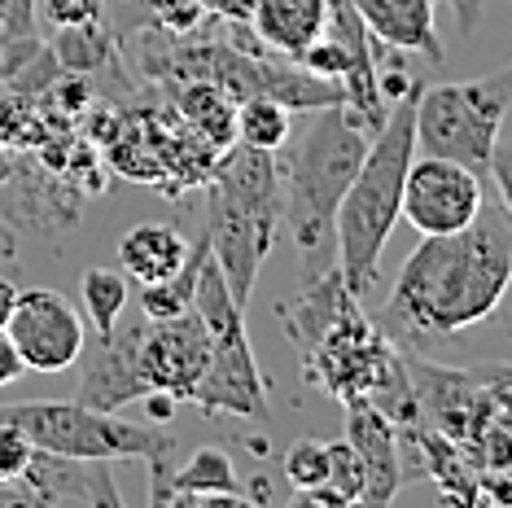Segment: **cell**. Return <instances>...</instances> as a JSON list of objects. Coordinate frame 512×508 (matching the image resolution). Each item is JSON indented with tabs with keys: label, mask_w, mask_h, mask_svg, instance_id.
I'll return each instance as SVG.
<instances>
[{
	"label": "cell",
	"mask_w": 512,
	"mask_h": 508,
	"mask_svg": "<svg viewBox=\"0 0 512 508\" xmlns=\"http://www.w3.org/2000/svg\"><path fill=\"white\" fill-rule=\"evenodd\" d=\"M512 290V215L504 206L477 211L460 233L421 237L403 259L381 307L377 329L399 351H434L438 342L482 325Z\"/></svg>",
	"instance_id": "6da1fadb"
},
{
	"label": "cell",
	"mask_w": 512,
	"mask_h": 508,
	"mask_svg": "<svg viewBox=\"0 0 512 508\" xmlns=\"http://www.w3.org/2000/svg\"><path fill=\"white\" fill-rule=\"evenodd\" d=\"M416 92H421V79L394 101L386 123L372 132L364 163H359L333 219L337 272L355 298L372 294L386 241L403 219V180L416 158Z\"/></svg>",
	"instance_id": "7a4b0ae2"
},
{
	"label": "cell",
	"mask_w": 512,
	"mask_h": 508,
	"mask_svg": "<svg viewBox=\"0 0 512 508\" xmlns=\"http://www.w3.org/2000/svg\"><path fill=\"white\" fill-rule=\"evenodd\" d=\"M285 219V184L281 163L267 149H250L241 141L215 163L206 180V241L211 259L224 272L232 298L250 307L267 254L276 246Z\"/></svg>",
	"instance_id": "3957f363"
},
{
	"label": "cell",
	"mask_w": 512,
	"mask_h": 508,
	"mask_svg": "<svg viewBox=\"0 0 512 508\" xmlns=\"http://www.w3.org/2000/svg\"><path fill=\"white\" fill-rule=\"evenodd\" d=\"M372 136L359 127L342 101L311 110L302 136L289 149L281 184H285V224L294 228L302 254H320L333 241V219L351 189Z\"/></svg>",
	"instance_id": "277c9868"
},
{
	"label": "cell",
	"mask_w": 512,
	"mask_h": 508,
	"mask_svg": "<svg viewBox=\"0 0 512 508\" xmlns=\"http://www.w3.org/2000/svg\"><path fill=\"white\" fill-rule=\"evenodd\" d=\"M193 307L206 320V333H211V360H206V373L189 403L202 408L206 417L267 421V381L259 373V360H254L246 333V307L232 298L211 254H206L202 276H197Z\"/></svg>",
	"instance_id": "5b68a950"
},
{
	"label": "cell",
	"mask_w": 512,
	"mask_h": 508,
	"mask_svg": "<svg viewBox=\"0 0 512 508\" xmlns=\"http://www.w3.org/2000/svg\"><path fill=\"white\" fill-rule=\"evenodd\" d=\"M512 110V62L464 84H421L416 92V154L451 158L486 176Z\"/></svg>",
	"instance_id": "8992f818"
},
{
	"label": "cell",
	"mask_w": 512,
	"mask_h": 508,
	"mask_svg": "<svg viewBox=\"0 0 512 508\" xmlns=\"http://www.w3.org/2000/svg\"><path fill=\"white\" fill-rule=\"evenodd\" d=\"M0 421L18 425L31 438V447L75 460H158L176 456V438H167L154 425L123 421L114 412L88 408L79 399H36L14 403L0 412Z\"/></svg>",
	"instance_id": "52a82bcc"
},
{
	"label": "cell",
	"mask_w": 512,
	"mask_h": 508,
	"mask_svg": "<svg viewBox=\"0 0 512 508\" xmlns=\"http://www.w3.org/2000/svg\"><path fill=\"white\" fill-rule=\"evenodd\" d=\"M298 360H302V377L311 386L351 403V399H368L390 377V368L399 364V346L372 325L364 303H351L324 329V338Z\"/></svg>",
	"instance_id": "ba28073f"
},
{
	"label": "cell",
	"mask_w": 512,
	"mask_h": 508,
	"mask_svg": "<svg viewBox=\"0 0 512 508\" xmlns=\"http://www.w3.org/2000/svg\"><path fill=\"white\" fill-rule=\"evenodd\" d=\"M482 202H486L482 176L473 167L451 163V158H434V154L412 158V167H407L403 215L421 237L460 233L464 224L477 219Z\"/></svg>",
	"instance_id": "9c48e42d"
},
{
	"label": "cell",
	"mask_w": 512,
	"mask_h": 508,
	"mask_svg": "<svg viewBox=\"0 0 512 508\" xmlns=\"http://www.w3.org/2000/svg\"><path fill=\"white\" fill-rule=\"evenodd\" d=\"M5 333L14 338L22 364L31 373H66V368H75L79 351H84L88 329L62 290L36 285V290H18V303Z\"/></svg>",
	"instance_id": "30bf717a"
},
{
	"label": "cell",
	"mask_w": 512,
	"mask_h": 508,
	"mask_svg": "<svg viewBox=\"0 0 512 508\" xmlns=\"http://www.w3.org/2000/svg\"><path fill=\"white\" fill-rule=\"evenodd\" d=\"M211 360V333L197 307L167 320H149L141 329V373L149 381V395H167L171 403H189L197 381Z\"/></svg>",
	"instance_id": "8fae6325"
},
{
	"label": "cell",
	"mask_w": 512,
	"mask_h": 508,
	"mask_svg": "<svg viewBox=\"0 0 512 508\" xmlns=\"http://www.w3.org/2000/svg\"><path fill=\"white\" fill-rule=\"evenodd\" d=\"M141 329L145 316L132 320V325H114L110 333H97L92 338L84 333V351H79L75 364H84L79 373V403L101 412H119L123 403H141L149 399V381L141 373Z\"/></svg>",
	"instance_id": "7c38bea8"
},
{
	"label": "cell",
	"mask_w": 512,
	"mask_h": 508,
	"mask_svg": "<svg viewBox=\"0 0 512 508\" xmlns=\"http://www.w3.org/2000/svg\"><path fill=\"white\" fill-rule=\"evenodd\" d=\"M110 460H75L53 452H31L27 473L18 478V495L31 504H119V487L110 478Z\"/></svg>",
	"instance_id": "4fadbf2b"
},
{
	"label": "cell",
	"mask_w": 512,
	"mask_h": 508,
	"mask_svg": "<svg viewBox=\"0 0 512 508\" xmlns=\"http://www.w3.org/2000/svg\"><path fill=\"white\" fill-rule=\"evenodd\" d=\"M346 443L364 460V504H390L403 487V456H399V430L381 408L368 399L346 403Z\"/></svg>",
	"instance_id": "5bb4252c"
},
{
	"label": "cell",
	"mask_w": 512,
	"mask_h": 508,
	"mask_svg": "<svg viewBox=\"0 0 512 508\" xmlns=\"http://www.w3.org/2000/svg\"><path fill=\"white\" fill-rule=\"evenodd\" d=\"M359 18H364L368 36L381 49L394 53H425L429 62H442L447 49L438 40L434 9L438 0H355Z\"/></svg>",
	"instance_id": "9a60e30c"
},
{
	"label": "cell",
	"mask_w": 512,
	"mask_h": 508,
	"mask_svg": "<svg viewBox=\"0 0 512 508\" xmlns=\"http://www.w3.org/2000/svg\"><path fill=\"white\" fill-rule=\"evenodd\" d=\"M351 303H364V298H355L351 290H346V281H342V272L329 268V272H320L316 281L307 285L298 298H289V303L281 307V329H285V338L294 342V351L298 355H307L311 346H316L324 338V329L333 325L337 316H342Z\"/></svg>",
	"instance_id": "2e32d148"
},
{
	"label": "cell",
	"mask_w": 512,
	"mask_h": 508,
	"mask_svg": "<svg viewBox=\"0 0 512 508\" xmlns=\"http://www.w3.org/2000/svg\"><path fill=\"white\" fill-rule=\"evenodd\" d=\"M324 18H329V0H254L250 27L263 49L298 62L307 44L324 31Z\"/></svg>",
	"instance_id": "e0dca14e"
},
{
	"label": "cell",
	"mask_w": 512,
	"mask_h": 508,
	"mask_svg": "<svg viewBox=\"0 0 512 508\" xmlns=\"http://www.w3.org/2000/svg\"><path fill=\"white\" fill-rule=\"evenodd\" d=\"M189 259V241L171 224H136L119 237V263L136 285H154Z\"/></svg>",
	"instance_id": "ac0fdd59"
},
{
	"label": "cell",
	"mask_w": 512,
	"mask_h": 508,
	"mask_svg": "<svg viewBox=\"0 0 512 508\" xmlns=\"http://www.w3.org/2000/svg\"><path fill=\"white\" fill-rule=\"evenodd\" d=\"M211 500H241L237 465L224 447H197L180 469H171L167 508L176 504H211Z\"/></svg>",
	"instance_id": "d6986e66"
},
{
	"label": "cell",
	"mask_w": 512,
	"mask_h": 508,
	"mask_svg": "<svg viewBox=\"0 0 512 508\" xmlns=\"http://www.w3.org/2000/svg\"><path fill=\"white\" fill-rule=\"evenodd\" d=\"M176 106H180V119L193 123L197 136L211 149H228L237 141V101H232L224 88H215L211 79H189V84H180Z\"/></svg>",
	"instance_id": "ffe728a7"
},
{
	"label": "cell",
	"mask_w": 512,
	"mask_h": 508,
	"mask_svg": "<svg viewBox=\"0 0 512 508\" xmlns=\"http://www.w3.org/2000/svg\"><path fill=\"white\" fill-rule=\"evenodd\" d=\"M206 254H211V241H206V233H202L197 241H189V259H184L176 272L162 276V281H154V285H141V316L167 320V316H180V311H189Z\"/></svg>",
	"instance_id": "44dd1931"
},
{
	"label": "cell",
	"mask_w": 512,
	"mask_h": 508,
	"mask_svg": "<svg viewBox=\"0 0 512 508\" xmlns=\"http://www.w3.org/2000/svg\"><path fill=\"white\" fill-rule=\"evenodd\" d=\"M289 132H294V123H289V106H281L276 97L254 92V97L237 101V141L241 145L276 154V149L289 145Z\"/></svg>",
	"instance_id": "7402d4cb"
},
{
	"label": "cell",
	"mask_w": 512,
	"mask_h": 508,
	"mask_svg": "<svg viewBox=\"0 0 512 508\" xmlns=\"http://www.w3.org/2000/svg\"><path fill=\"white\" fill-rule=\"evenodd\" d=\"M79 303H84V316L92 320V329L110 333L123 320L127 303H132V294H127V272L88 268L79 276Z\"/></svg>",
	"instance_id": "603a6c76"
},
{
	"label": "cell",
	"mask_w": 512,
	"mask_h": 508,
	"mask_svg": "<svg viewBox=\"0 0 512 508\" xmlns=\"http://www.w3.org/2000/svg\"><path fill=\"white\" fill-rule=\"evenodd\" d=\"M110 49H114V40L101 31V18L79 22V27H57L53 62L66 66L71 75H88V71H97V66L110 62Z\"/></svg>",
	"instance_id": "cb8c5ba5"
},
{
	"label": "cell",
	"mask_w": 512,
	"mask_h": 508,
	"mask_svg": "<svg viewBox=\"0 0 512 508\" xmlns=\"http://www.w3.org/2000/svg\"><path fill=\"white\" fill-rule=\"evenodd\" d=\"M285 482L298 495L311 487H324V482H329V443H320V438H298L285 452Z\"/></svg>",
	"instance_id": "d4e9b609"
},
{
	"label": "cell",
	"mask_w": 512,
	"mask_h": 508,
	"mask_svg": "<svg viewBox=\"0 0 512 508\" xmlns=\"http://www.w3.org/2000/svg\"><path fill=\"white\" fill-rule=\"evenodd\" d=\"M329 487L342 495L346 504L364 500V487H368L364 460H359V452L346 443V438H333V443H329Z\"/></svg>",
	"instance_id": "484cf974"
},
{
	"label": "cell",
	"mask_w": 512,
	"mask_h": 508,
	"mask_svg": "<svg viewBox=\"0 0 512 508\" xmlns=\"http://www.w3.org/2000/svg\"><path fill=\"white\" fill-rule=\"evenodd\" d=\"M31 438L18 430V425L0 421V487H18V478L31 465Z\"/></svg>",
	"instance_id": "4316f807"
},
{
	"label": "cell",
	"mask_w": 512,
	"mask_h": 508,
	"mask_svg": "<svg viewBox=\"0 0 512 508\" xmlns=\"http://www.w3.org/2000/svg\"><path fill=\"white\" fill-rule=\"evenodd\" d=\"M31 5L49 27H79V22L101 18V0H31Z\"/></svg>",
	"instance_id": "83f0119b"
},
{
	"label": "cell",
	"mask_w": 512,
	"mask_h": 508,
	"mask_svg": "<svg viewBox=\"0 0 512 508\" xmlns=\"http://www.w3.org/2000/svg\"><path fill=\"white\" fill-rule=\"evenodd\" d=\"M486 176L495 180V193H499V206L512 215V145L499 141L495 154H491V167H486Z\"/></svg>",
	"instance_id": "f1b7e54d"
},
{
	"label": "cell",
	"mask_w": 512,
	"mask_h": 508,
	"mask_svg": "<svg viewBox=\"0 0 512 508\" xmlns=\"http://www.w3.org/2000/svg\"><path fill=\"white\" fill-rule=\"evenodd\" d=\"M22 373H27V364H22V355H18L14 338H9V333L0 329V386H14Z\"/></svg>",
	"instance_id": "f546056e"
},
{
	"label": "cell",
	"mask_w": 512,
	"mask_h": 508,
	"mask_svg": "<svg viewBox=\"0 0 512 508\" xmlns=\"http://www.w3.org/2000/svg\"><path fill=\"white\" fill-rule=\"evenodd\" d=\"M206 9L219 18V22H250L254 14V0H202Z\"/></svg>",
	"instance_id": "4dcf8cb0"
},
{
	"label": "cell",
	"mask_w": 512,
	"mask_h": 508,
	"mask_svg": "<svg viewBox=\"0 0 512 508\" xmlns=\"http://www.w3.org/2000/svg\"><path fill=\"white\" fill-rule=\"evenodd\" d=\"M447 5H451V14H456L464 36H473L477 22H482V5H486V0H447Z\"/></svg>",
	"instance_id": "1f68e13d"
},
{
	"label": "cell",
	"mask_w": 512,
	"mask_h": 508,
	"mask_svg": "<svg viewBox=\"0 0 512 508\" xmlns=\"http://www.w3.org/2000/svg\"><path fill=\"white\" fill-rule=\"evenodd\" d=\"M14 303H18V285L9 281L5 272H0V329H5L9 316H14Z\"/></svg>",
	"instance_id": "d6a6232c"
},
{
	"label": "cell",
	"mask_w": 512,
	"mask_h": 508,
	"mask_svg": "<svg viewBox=\"0 0 512 508\" xmlns=\"http://www.w3.org/2000/svg\"><path fill=\"white\" fill-rule=\"evenodd\" d=\"M469 368L486 381H504V386H512V364H469Z\"/></svg>",
	"instance_id": "836d02e7"
},
{
	"label": "cell",
	"mask_w": 512,
	"mask_h": 508,
	"mask_svg": "<svg viewBox=\"0 0 512 508\" xmlns=\"http://www.w3.org/2000/svg\"><path fill=\"white\" fill-rule=\"evenodd\" d=\"M14 154H9V145L5 141H0V184H9V180H14Z\"/></svg>",
	"instance_id": "e575fe53"
}]
</instances>
